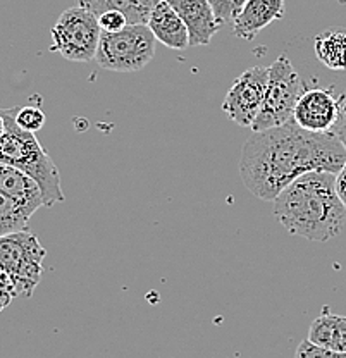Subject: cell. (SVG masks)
<instances>
[{
	"mask_svg": "<svg viewBox=\"0 0 346 358\" xmlns=\"http://www.w3.org/2000/svg\"><path fill=\"white\" fill-rule=\"evenodd\" d=\"M346 164V148L333 133H312L293 119L266 131L252 133L240 157L245 188L273 201L295 179L312 171L338 174Z\"/></svg>",
	"mask_w": 346,
	"mask_h": 358,
	"instance_id": "cell-1",
	"label": "cell"
},
{
	"mask_svg": "<svg viewBox=\"0 0 346 358\" xmlns=\"http://www.w3.org/2000/svg\"><path fill=\"white\" fill-rule=\"evenodd\" d=\"M336 174L312 171L286 186L274 199V215L293 236L329 241L343 229L346 207L334 188Z\"/></svg>",
	"mask_w": 346,
	"mask_h": 358,
	"instance_id": "cell-2",
	"label": "cell"
},
{
	"mask_svg": "<svg viewBox=\"0 0 346 358\" xmlns=\"http://www.w3.org/2000/svg\"><path fill=\"white\" fill-rule=\"evenodd\" d=\"M16 109H2L6 119V133L0 136V162L23 171L38 182L45 207H54L64 201L61 174L45 148L36 140L35 133L20 128L16 122Z\"/></svg>",
	"mask_w": 346,
	"mask_h": 358,
	"instance_id": "cell-3",
	"label": "cell"
},
{
	"mask_svg": "<svg viewBox=\"0 0 346 358\" xmlns=\"http://www.w3.org/2000/svg\"><path fill=\"white\" fill-rule=\"evenodd\" d=\"M155 36L147 22L128 24L119 31H102L95 61L102 69L135 73L143 69L155 55Z\"/></svg>",
	"mask_w": 346,
	"mask_h": 358,
	"instance_id": "cell-4",
	"label": "cell"
},
{
	"mask_svg": "<svg viewBox=\"0 0 346 358\" xmlns=\"http://www.w3.org/2000/svg\"><path fill=\"white\" fill-rule=\"evenodd\" d=\"M305 85L295 66L286 55H279L269 66V83L262 107L252 122V131H266V129L282 126L293 119V110L303 95Z\"/></svg>",
	"mask_w": 346,
	"mask_h": 358,
	"instance_id": "cell-5",
	"label": "cell"
},
{
	"mask_svg": "<svg viewBox=\"0 0 346 358\" xmlns=\"http://www.w3.org/2000/svg\"><path fill=\"white\" fill-rule=\"evenodd\" d=\"M47 250L28 229L0 236V268L13 279L17 294L31 296L43 274Z\"/></svg>",
	"mask_w": 346,
	"mask_h": 358,
	"instance_id": "cell-6",
	"label": "cell"
},
{
	"mask_svg": "<svg viewBox=\"0 0 346 358\" xmlns=\"http://www.w3.org/2000/svg\"><path fill=\"white\" fill-rule=\"evenodd\" d=\"M100 28L99 16L81 6L66 9L52 28V52L71 62L95 61L99 48Z\"/></svg>",
	"mask_w": 346,
	"mask_h": 358,
	"instance_id": "cell-7",
	"label": "cell"
},
{
	"mask_svg": "<svg viewBox=\"0 0 346 358\" xmlns=\"http://www.w3.org/2000/svg\"><path fill=\"white\" fill-rule=\"evenodd\" d=\"M267 83H269V67L264 66L250 67L234 80L233 87L229 88L222 102V110L234 124L250 128L262 107Z\"/></svg>",
	"mask_w": 346,
	"mask_h": 358,
	"instance_id": "cell-8",
	"label": "cell"
},
{
	"mask_svg": "<svg viewBox=\"0 0 346 358\" xmlns=\"http://www.w3.org/2000/svg\"><path fill=\"white\" fill-rule=\"evenodd\" d=\"M340 114L341 102L331 90L312 88L305 90L300 96L293 110V121L307 131L327 133L334 128Z\"/></svg>",
	"mask_w": 346,
	"mask_h": 358,
	"instance_id": "cell-9",
	"label": "cell"
},
{
	"mask_svg": "<svg viewBox=\"0 0 346 358\" xmlns=\"http://www.w3.org/2000/svg\"><path fill=\"white\" fill-rule=\"evenodd\" d=\"M167 2L185 21L189 35V47L210 43L212 36L221 28L210 0H167Z\"/></svg>",
	"mask_w": 346,
	"mask_h": 358,
	"instance_id": "cell-10",
	"label": "cell"
},
{
	"mask_svg": "<svg viewBox=\"0 0 346 358\" xmlns=\"http://www.w3.org/2000/svg\"><path fill=\"white\" fill-rule=\"evenodd\" d=\"M286 0H248L231 24L234 36L252 42L271 22L282 20Z\"/></svg>",
	"mask_w": 346,
	"mask_h": 358,
	"instance_id": "cell-11",
	"label": "cell"
},
{
	"mask_svg": "<svg viewBox=\"0 0 346 358\" xmlns=\"http://www.w3.org/2000/svg\"><path fill=\"white\" fill-rule=\"evenodd\" d=\"M147 24L154 33L155 40L166 47L173 50H185L189 47L188 28L167 0H162L152 9Z\"/></svg>",
	"mask_w": 346,
	"mask_h": 358,
	"instance_id": "cell-12",
	"label": "cell"
},
{
	"mask_svg": "<svg viewBox=\"0 0 346 358\" xmlns=\"http://www.w3.org/2000/svg\"><path fill=\"white\" fill-rule=\"evenodd\" d=\"M0 192L16 200L31 215L40 207H45L38 182L24 174L23 171L2 162H0Z\"/></svg>",
	"mask_w": 346,
	"mask_h": 358,
	"instance_id": "cell-13",
	"label": "cell"
},
{
	"mask_svg": "<svg viewBox=\"0 0 346 358\" xmlns=\"http://www.w3.org/2000/svg\"><path fill=\"white\" fill-rule=\"evenodd\" d=\"M308 339L322 348L346 352V317L336 315L324 308L321 315L312 322Z\"/></svg>",
	"mask_w": 346,
	"mask_h": 358,
	"instance_id": "cell-14",
	"label": "cell"
},
{
	"mask_svg": "<svg viewBox=\"0 0 346 358\" xmlns=\"http://www.w3.org/2000/svg\"><path fill=\"white\" fill-rule=\"evenodd\" d=\"M315 55L324 66L333 71L346 69V33L327 29L315 36Z\"/></svg>",
	"mask_w": 346,
	"mask_h": 358,
	"instance_id": "cell-15",
	"label": "cell"
},
{
	"mask_svg": "<svg viewBox=\"0 0 346 358\" xmlns=\"http://www.w3.org/2000/svg\"><path fill=\"white\" fill-rule=\"evenodd\" d=\"M29 219L31 214L26 208L9 195L0 192V236L28 229Z\"/></svg>",
	"mask_w": 346,
	"mask_h": 358,
	"instance_id": "cell-16",
	"label": "cell"
},
{
	"mask_svg": "<svg viewBox=\"0 0 346 358\" xmlns=\"http://www.w3.org/2000/svg\"><path fill=\"white\" fill-rule=\"evenodd\" d=\"M78 6L92 10L93 14L107 13V10H119L128 17L129 24H138V22H147V16L140 10L135 0H76Z\"/></svg>",
	"mask_w": 346,
	"mask_h": 358,
	"instance_id": "cell-17",
	"label": "cell"
},
{
	"mask_svg": "<svg viewBox=\"0 0 346 358\" xmlns=\"http://www.w3.org/2000/svg\"><path fill=\"white\" fill-rule=\"evenodd\" d=\"M45 121L47 117L40 107L26 106V107H17L16 109V122L20 124V128L26 129V131L36 133L38 129L43 128Z\"/></svg>",
	"mask_w": 346,
	"mask_h": 358,
	"instance_id": "cell-18",
	"label": "cell"
},
{
	"mask_svg": "<svg viewBox=\"0 0 346 358\" xmlns=\"http://www.w3.org/2000/svg\"><path fill=\"white\" fill-rule=\"evenodd\" d=\"M248 0H210L212 9H214L215 17L219 24H233L240 10L243 9Z\"/></svg>",
	"mask_w": 346,
	"mask_h": 358,
	"instance_id": "cell-19",
	"label": "cell"
},
{
	"mask_svg": "<svg viewBox=\"0 0 346 358\" xmlns=\"http://www.w3.org/2000/svg\"><path fill=\"white\" fill-rule=\"evenodd\" d=\"M296 358H346V352H334V350L322 348V346L314 345L307 338L296 348Z\"/></svg>",
	"mask_w": 346,
	"mask_h": 358,
	"instance_id": "cell-20",
	"label": "cell"
},
{
	"mask_svg": "<svg viewBox=\"0 0 346 358\" xmlns=\"http://www.w3.org/2000/svg\"><path fill=\"white\" fill-rule=\"evenodd\" d=\"M99 22L102 31H110V33L119 31V29L126 28V26L129 24L128 17H126L122 13H119V10H107V13L100 14Z\"/></svg>",
	"mask_w": 346,
	"mask_h": 358,
	"instance_id": "cell-21",
	"label": "cell"
},
{
	"mask_svg": "<svg viewBox=\"0 0 346 358\" xmlns=\"http://www.w3.org/2000/svg\"><path fill=\"white\" fill-rule=\"evenodd\" d=\"M16 296H20V294H17L13 279L6 274V271L0 268V312L6 310Z\"/></svg>",
	"mask_w": 346,
	"mask_h": 358,
	"instance_id": "cell-22",
	"label": "cell"
},
{
	"mask_svg": "<svg viewBox=\"0 0 346 358\" xmlns=\"http://www.w3.org/2000/svg\"><path fill=\"white\" fill-rule=\"evenodd\" d=\"M331 133H333L346 148V107H341L340 119H338V122L334 124V128L331 129Z\"/></svg>",
	"mask_w": 346,
	"mask_h": 358,
	"instance_id": "cell-23",
	"label": "cell"
},
{
	"mask_svg": "<svg viewBox=\"0 0 346 358\" xmlns=\"http://www.w3.org/2000/svg\"><path fill=\"white\" fill-rule=\"evenodd\" d=\"M334 188H336L338 196H340L341 203L346 207V164L343 169L336 174V179H334Z\"/></svg>",
	"mask_w": 346,
	"mask_h": 358,
	"instance_id": "cell-24",
	"label": "cell"
},
{
	"mask_svg": "<svg viewBox=\"0 0 346 358\" xmlns=\"http://www.w3.org/2000/svg\"><path fill=\"white\" fill-rule=\"evenodd\" d=\"M135 2H136V6L140 7L141 13L147 16V21H148V16H150L152 9H154L159 2H162V0H135Z\"/></svg>",
	"mask_w": 346,
	"mask_h": 358,
	"instance_id": "cell-25",
	"label": "cell"
},
{
	"mask_svg": "<svg viewBox=\"0 0 346 358\" xmlns=\"http://www.w3.org/2000/svg\"><path fill=\"white\" fill-rule=\"evenodd\" d=\"M6 133V119H3V114L0 112V136Z\"/></svg>",
	"mask_w": 346,
	"mask_h": 358,
	"instance_id": "cell-26",
	"label": "cell"
},
{
	"mask_svg": "<svg viewBox=\"0 0 346 358\" xmlns=\"http://www.w3.org/2000/svg\"><path fill=\"white\" fill-rule=\"evenodd\" d=\"M340 2H341V3H345V6H346V0H340Z\"/></svg>",
	"mask_w": 346,
	"mask_h": 358,
	"instance_id": "cell-27",
	"label": "cell"
}]
</instances>
